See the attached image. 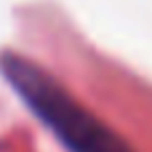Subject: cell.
Segmentation results:
<instances>
[{
  "label": "cell",
  "mask_w": 152,
  "mask_h": 152,
  "mask_svg": "<svg viewBox=\"0 0 152 152\" xmlns=\"http://www.w3.org/2000/svg\"><path fill=\"white\" fill-rule=\"evenodd\" d=\"M0 72L69 152H131L112 128L75 102L45 69L29 59L5 51L0 53Z\"/></svg>",
  "instance_id": "1"
}]
</instances>
